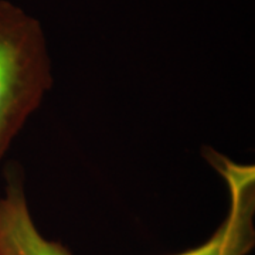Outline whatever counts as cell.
Returning a JSON list of instances; mask_svg holds the SVG:
<instances>
[{"label":"cell","mask_w":255,"mask_h":255,"mask_svg":"<svg viewBox=\"0 0 255 255\" xmlns=\"http://www.w3.org/2000/svg\"><path fill=\"white\" fill-rule=\"evenodd\" d=\"M53 87L41 24L0 0V160Z\"/></svg>","instance_id":"cell-1"},{"label":"cell","mask_w":255,"mask_h":255,"mask_svg":"<svg viewBox=\"0 0 255 255\" xmlns=\"http://www.w3.org/2000/svg\"><path fill=\"white\" fill-rule=\"evenodd\" d=\"M206 157L228 187L227 217L200 246L174 255H248L255 246V170L207 149Z\"/></svg>","instance_id":"cell-2"},{"label":"cell","mask_w":255,"mask_h":255,"mask_svg":"<svg viewBox=\"0 0 255 255\" xmlns=\"http://www.w3.org/2000/svg\"><path fill=\"white\" fill-rule=\"evenodd\" d=\"M0 255H73L58 241L46 238L28 209L21 172L10 170L0 196Z\"/></svg>","instance_id":"cell-3"}]
</instances>
